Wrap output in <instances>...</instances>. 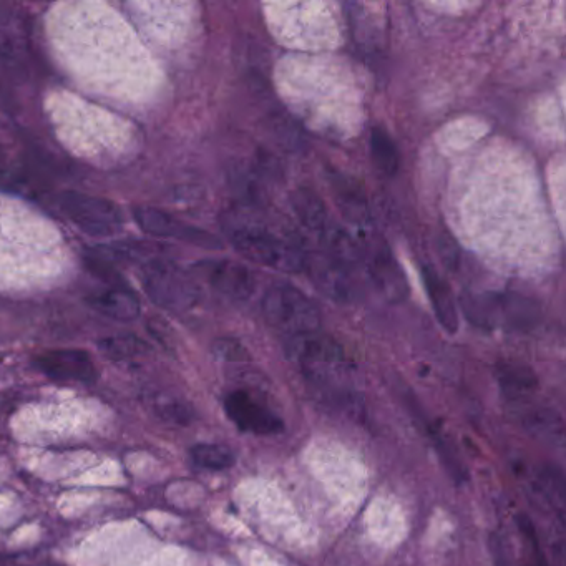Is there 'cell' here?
<instances>
[{
    "mask_svg": "<svg viewBox=\"0 0 566 566\" xmlns=\"http://www.w3.org/2000/svg\"><path fill=\"white\" fill-rule=\"evenodd\" d=\"M133 216L140 228L148 235L157 238H175L205 249L223 248V243L208 231L186 225L183 221L176 220L165 211L157 210L152 206H137L133 210Z\"/></svg>",
    "mask_w": 566,
    "mask_h": 566,
    "instance_id": "52a82bcc",
    "label": "cell"
},
{
    "mask_svg": "<svg viewBox=\"0 0 566 566\" xmlns=\"http://www.w3.org/2000/svg\"><path fill=\"white\" fill-rule=\"evenodd\" d=\"M90 308L95 309L97 313L107 318L115 319V321H133L140 314V303L137 296L123 288H108L105 291L93 293L87 299Z\"/></svg>",
    "mask_w": 566,
    "mask_h": 566,
    "instance_id": "9a60e30c",
    "label": "cell"
},
{
    "mask_svg": "<svg viewBox=\"0 0 566 566\" xmlns=\"http://www.w3.org/2000/svg\"><path fill=\"white\" fill-rule=\"evenodd\" d=\"M313 283L327 298L336 303H352L356 298V283L352 279L351 268L339 263L337 259L323 254H306V268Z\"/></svg>",
    "mask_w": 566,
    "mask_h": 566,
    "instance_id": "8fae6325",
    "label": "cell"
},
{
    "mask_svg": "<svg viewBox=\"0 0 566 566\" xmlns=\"http://www.w3.org/2000/svg\"><path fill=\"white\" fill-rule=\"evenodd\" d=\"M464 313L475 326L528 327L540 319V308L520 294L487 293L464 301Z\"/></svg>",
    "mask_w": 566,
    "mask_h": 566,
    "instance_id": "277c9868",
    "label": "cell"
},
{
    "mask_svg": "<svg viewBox=\"0 0 566 566\" xmlns=\"http://www.w3.org/2000/svg\"><path fill=\"white\" fill-rule=\"evenodd\" d=\"M35 367L42 374L60 382L92 384L97 381V367L92 357L80 349H55L35 357Z\"/></svg>",
    "mask_w": 566,
    "mask_h": 566,
    "instance_id": "30bf717a",
    "label": "cell"
},
{
    "mask_svg": "<svg viewBox=\"0 0 566 566\" xmlns=\"http://www.w3.org/2000/svg\"><path fill=\"white\" fill-rule=\"evenodd\" d=\"M225 412L238 429L249 434L274 435L281 434L284 430L283 420L266 405L254 401L248 392L235 391L228 394Z\"/></svg>",
    "mask_w": 566,
    "mask_h": 566,
    "instance_id": "9c48e42d",
    "label": "cell"
},
{
    "mask_svg": "<svg viewBox=\"0 0 566 566\" xmlns=\"http://www.w3.org/2000/svg\"><path fill=\"white\" fill-rule=\"evenodd\" d=\"M142 283L153 303L175 313L193 308L200 298L195 279L165 258L150 259L143 266Z\"/></svg>",
    "mask_w": 566,
    "mask_h": 566,
    "instance_id": "3957f363",
    "label": "cell"
},
{
    "mask_svg": "<svg viewBox=\"0 0 566 566\" xmlns=\"http://www.w3.org/2000/svg\"><path fill=\"white\" fill-rule=\"evenodd\" d=\"M293 205L303 225L318 235L332 223L323 201L319 200V196L311 190L299 188L294 193Z\"/></svg>",
    "mask_w": 566,
    "mask_h": 566,
    "instance_id": "e0dca14e",
    "label": "cell"
},
{
    "mask_svg": "<svg viewBox=\"0 0 566 566\" xmlns=\"http://www.w3.org/2000/svg\"><path fill=\"white\" fill-rule=\"evenodd\" d=\"M213 352L216 357L228 362L248 361L249 357L248 351L235 339H218L213 344Z\"/></svg>",
    "mask_w": 566,
    "mask_h": 566,
    "instance_id": "d4e9b609",
    "label": "cell"
},
{
    "mask_svg": "<svg viewBox=\"0 0 566 566\" xmlns=\"http://www.w3.org/2000/svg\"><path fill=\"white\" fill-rule=\"evenodd\" d=\"M191 459L198 467L206 470L231 469L235 465V454L225 445L198 444L191 449Z\"/></svg>",
    "mask_w": 566,
    "mask_h": 566,
    "instance_id": "44dd1931",
    "label": "cell"
},
{
    "mask_svg": "<svg viewBox=\"0 0 566 566\" xmlns=\"http://www.w3.org/2000/svg\"><path fill=\"white\" fill-rule=\"evenodd\" d=\"M157 412L163 420H170L175 424H188L191 419L190 409L185 404L173 401V399L158 401Z\"/></svg>",
    "mask_w": 566,
    "mask_h": 566,
    "instance_id": "cb8c5ba5",
    "label": "cell"
},
{
    "mask_svg": "<svg viewBox=\"0 0 566 566\" xmlns=\"http://www.w3.org/2000/svg\"><path fill=\"white\" fill-rule=\"evenodd\" d=\"M211 288L231 301H246L254 293V276L243 264L230 259H208L195 266Z\"/></svg>",
    "mask_w": 566,
    "mask_h": 566,
    "instance_id": "ba28073f",
    "label": "cell"
},
{
    "mask_svg": "<svg viewBox=\"0 0 566 566\" xmlns=\"http://www.w3.org/2000/svg\"><path fill=\"white\" fill-rule=\"evenodd\" d=\"M420 273L424 278L425 289L440 326L450 334H455L459 331V313L449 284L445 283V279L429 264H424L420 268Z\"/></svg>",
    "mask_w": 566,
    "mask_h": 566,
    "instance_id": "5bb4252c",
    "label": "cell"
},
{
    "mask_svg": "<svg viewBox=\"0 0 566 566\" xmlns=\"http://www.w3.org/2000/svg\"><path fill=\"white\" fill-rule=\"evenodd\" d=\"M57 205L72 223L92 236H110L122 228V211L112 201L85 195L79 191H62Z\"/></svg>",
    "mask_w": 566,
    "mask_h": 566,
    "instance_id": "8992f818",
    "label": "cell"
},
{
    "mask_svg": "<svg viewBox=\"0 0 566 566\" xmlns=\"http://www.w3.org/2000/svg\"><path fill=\"white\" fill-rule=\"evenodd\" d=\"M369 273L391 301H402L405 298L409 288L402 269L386 244L377 243L369 249Z\"/></svg>",
    "mask_w": 566,
    "mask_h": 566,
    "instance_id": "4fadbf2b",
    "label": "cell"
},
{
    "mask_svg": "<svg viewBox=\"0 0 566 566\" xmlns=\"http://www.w3.org/2000/svg\"><path fill=\"white\" fill-rule=\"evenodd\" d=\"M498 384L508 396H525L538 386L537 376L532 369L517 362L498 364Z\"/></svg>",
    "mask_w": 566,
    "mask_h": 566,
    "instance_id": "ac0fdd59",
    "label": "cell"
},
{
    "mask_svg": "<svg viewBox=\"0 0 566 566\" xmlns=\"http://www.w3.org/2000/svg\"><path fill=\"white\" fill-rule=\"evenodd\" d=\"M332 190L336 195L337 205L347 220L356 223L362 230L369 228L371 215H369L366 198L362 195L361 190L352 186L351 181H347L344 176H337L336 180L332 181Z\"/></svg>",
    "mask_w": 566,
    "mask_h": 566,
    "instance_id": "2e32d148",
    "label": "cell"
},
{
    "mask_svg": "<svg viewBox=\"0 0 566 566\" xmlns=\"http://www.w3.org/2000/svg\"><path fill=\"white\" fill-rule=\"evenodd\" d=\"M98 349L112 361H130L150 352L147 342L133 334L103 337L102 341H98Z\"/></svg>",
    "mask_w": 566,
    "mask_h": 566,
    "instance_id": "d6986e66",
    "label": "cell"
},
{
    "mask_svg": "<svg viewBox=\"0 0 566 566\" xmlns=\"http://www.w3.org/2000/svg\"><path fill=\"white\" fill-rule=\"evenodd\" d=\"M29 54V32L24 20L12 7L0 4V59L12 69H22Z\"/></svg>",
    "mask_w": 566,
    "mask_h": 566,
    "instance_id": "7c38bea8",
    "label": "cell"
},
{
    "mask_svg": "<svg viewBox=\"0 0 566 566\" xmlns=\"http://www.w3.org/2000/svg\"><path fill=\"white\" fill-rule=\"evenodd\" d=\"M528 429L533 430V432H538L542 435H553L558 434L562 437L563 427L562 420L560 417L555 415V412H533L532 415L527 417Z\"/></svg>",
    "mask_w": 566,
    "mask_h": 566,
    "instance_id": "7402d4cb",
    "label": "cell"
},
{
    "mask_svg": "<svg viewBox=\"0 0 566 566\" xmlns=\"http://www.w3.org/2000/svg\"><path fill=\"white\" fill-rule=\"evenodd\" d=\"M286 354L301 367L308 379L347 371L346 356L342 347L319 331L288 337Z\"/></svg>",
    "mask_w": 566,
    "mask_h": 566,
    "instance_id": "5b68a950",
    "label": "cell"
},
{
    "mask_svg": "<svg viewBox=\"0 0 566 566\" xmlns=\"http://www.w3.org/2000/svg\"><path fill=\"white\" fill-rule=\"evenodd\" d=\"M221 230L241 254L254 263L284 273H299L306 268V251L294 241L274 233L254 213L230 208L220 218Z\"/></svg>",
    "mask_w": 566,
    "mask_h": 566,
    "instance_id": "6da1fadb",
    "label": "cell"
},
{
    "mask_svg": "<svg viewBox=\"0 0 566 566\" xmlns=\"http://www.w3.org/2000/svg\"><path fill=\"white\" fill-rule=\"evenodd\" d=\"M0 191L15 193V195H30L32 185L20 171L7 168L4 163L0 165Z\"/></svg>",
    "mask_w": 566,
    "mask_h": 566,
    "instance_id": "603a6c76",
    "label": "cell"
},
{
    "mask_svg": "<svg viewBox=\"0 0 566 566\" xmlns=\"http://www.w3.org/2000/svg\"><path fill=\"white\" fill-rule=\"evenodd\" d=\"M371 155L377 170L384 175H396L399 170V150L391 135L382 127H374L371 132Z\"/></svg>",
    "mask_w": 566,
    "mask_h": 566,
    "instance_id": "ffe728a7",
    "label": "cell"
},
{
    "mask_svg": "<svg viewBox=\"0 0 566 566\" xmlns=\"http://www.w3.org/2000/svg\"><path fill=\"white\" fill-rule=\"evenodd\" d=\"M4 163V152H2V148H0V165Z\"/></svg>",
    "mask_w": 566,
    "mask_h": 566,
    "instance_id": "4316f807",
    "label": "cell"
},
{
    "mask_svg": "<svg viewBox=\"0 0 566 566\" xmlns=\"http://www.w3.org/2000/svg\"><path fill=\"white\" fill-rule=\"evenodd\" d=\"M261 308L269 323L288 332L289 337L316 332L321 326V314L316 304L291 284L269 286Z\"/></svg>",
    "mask_w": 566,
    "mask_h": 566,
    "instance_id": "7a4b0ae2",
    "label": "cell"
},
{
    "mask_svg": "<svg viewBox=\"0 0 566 566\" xmlns=\"http://www.w3.org/2000/svg\"><path fill=\"white\" fill-rule=\"evenodd\" d=\"M440 258L444 261L449 268H455V264L459 261V253H457V246H455L454 241L444 236V238H440Z\"/></svg>",
    "mask_w": 566,
    "mask_h": 566,
    "instance_id": "484cf974",
    "label": "cell"
}]
</instances>
